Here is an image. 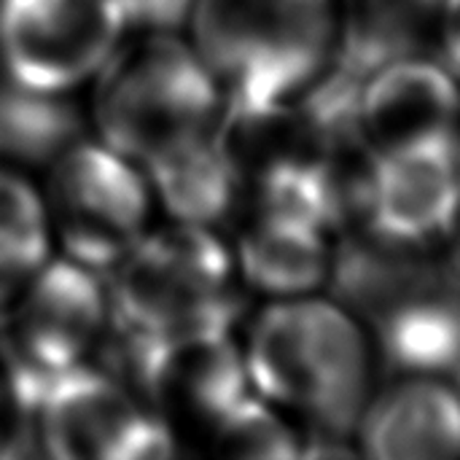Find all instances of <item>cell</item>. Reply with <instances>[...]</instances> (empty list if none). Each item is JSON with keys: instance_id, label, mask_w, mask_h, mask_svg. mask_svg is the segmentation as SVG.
Returning <instances> with one entry per match:
<instances>
[{"instance_id": "cell-5", "label": "cell", "mask_w": 460, "mask_h": 460, "mask_svg": "<svg viewBox=\"0 0 460 460\" xmlns=\"http://www.w3.org/2000/svg\"><path fill=\"white\" fill-rule=\"evenodd\" d=\"M111 321L100 272L59 256L19 288L0 321L3 377L11 396L35 412L46 385L94 358Z\"/></svg>"}, {"instance_id": "cell-16", "label": "cell", "mask_w": 460, "mask_h": 460, "mask_svg": "<svg viewBox=\"0 0 460 460\" xmlns=\"http://www.w3.org/2000/svg\"><path fill=\"white\" fill-rule=\"evenodd\" d=\"M237 261L253 288L286 299L313 291L329 267L321 229L264 216L243 234Z\"/></svg>"}, {"instance_id": "cell-15", "label": "cell", "mask_w": 460, "mask_h": 460, "mask_svg": "<svg viewBox=\"0 0 460 460\" xmlns=\"http://www.w3.org/2000/svg\"><path fill=\"white\" fill-rule=\"evenodd\" d=\"M380 340L394 369L431 377L458 372L460 302L442 288L412 296L388 310L380 321Z\"/></svg>"}, {"instance_id": "cell-17", "label": "cell", "mask_w": 460, "mask_h": 460, "mask_svg": "<svg viewBox=\"0 0 460 460\" xmlns=\"http://www.w3.org/2000/svg\"><path fill=\"white\" fill-rule=\"evenodd\" d=\"M429 267L410 259V248L375 243H345L334 261V288L350 307L380 321L402 302L437 291Z\"/></svg>"}, {"instance_id": "cell-9", "label": "cell", "mask_w": 460, "mask_h": 460, "mask_svg": "<svg viewBox=\"0 0 460 460\" xmlns=\"http://www.w3.org/2000/svg\"><path fill=\"white\" fill-rule=\"evenodd\" d=\"M460 216V137L418 135L375 154L367 205L369 232L391 245L420 248L445 237Z\"/></svg>"}, {"instance_id": "cell-4", "label": "cell", "mask_w": 460, "mask_h": 460, "mask_svg": "<svg viewBox=\"0 0 460 460\" xmlns=\"http://www.w3.org/2000/svg\"><path fill=\"white\" fill-rule=\"evenodd\" d=\"M111 275V318L159 342L229 332L240 313L234 256L213 226L148 229Z\"/></svg>"}, {"instance_id": "cell-11", "label": "cell", "mask_w": 460, "mask_h": 460, "mask_svg": "<svg viewBox=\"0 0 460 460\" xmlns=\"http://www.w3.org/2000/svg\"><path fill=\"white\" fill-rule=\"evenodd\" d=\"M460 111L456 75L426 57H404L380 67L361 94V132L380 148L450 129Z\"/></svg>"}, {"instance_id": "cell-8", "label": "cell", "mask_w": 460, "mask_h": 460, "mask_svg": "<svg viewBox=\"0 0 460 460\" xmlns=\"http://www.w3.org/2000/svg\"><path fill=\"white\" fill-rule=\"evenodd\" d=\"M35 434L43 450L62 460H140L170 453L162 420L94 364L54 377L35 407Z\"/></svg>"}, {"instance_id": "cell-21", "label": "cell", "mask_w": 460, "mask_h": 460, "mask_svg": "<svg viewBox=\"0 0 460 460\" xmlns=\"http://www.w3.org/2000/svg\"><path fill=\"white\" fill-rule=\"evenodd\" d=\"M437 46H439V62L460 78V0H442L437 13Z\"/></svg>"}, {"instance_id": "cell-13", "label": "cell", "mask_w": 460, "mask_h": 460, "mask_svg": "<svg viewBox=\"0 0 460 460\" xmlns=\"http://www.w3.org/2000/svg\"><path fill=\"white\" fill-rule=\"evenodd\" d=\"M442 0H356L332 59L369 81L380 67L412 57L434 35Z\"/></svg>"}, {"instance_id": "cell-10", "label": "cell", "mask_w": 460, "mask_h": 460, "mask_svg": "<svg viewBox=\"0 0 460 460\" xmlns=\"http://www.w3.org/2000/svg\"><path fill=\"white\" fill-rule=\"evenodd\" d=\"M245 358L229 332L162 342L143 391L146 407L170 426H213L248 396Z\"/></svg>"}, {"instance_id": "cell-12", "label": "cell", "mask_w": 460, "mask_h": 460, "mask_svg": "<svg viewBox=\"0 0 460 460\" xmlns=\"http://www.w3.org/2000/svg\"><path fill=\"white\" fill-rule=\"evenodd\" d=\"M364 447L380 460H447L460 456V394L412 380L361 415Z\"/></svg>"}, {"instance_id": "cell-6", "label": "cell", "mask_w": 460, "mask_h": 460, "mask_svg": "<svg viewBox=\"0 0 460 460\" xmlns=\"http://www.w3.org/2000/svg\"><path fill=\"white\" fill-rule=\"evenodd\" d=\"M46 170L40 199L51 245L94 272H111L151 229L156 197L146 172L89 137L73 140Z\"/></svg>"}, {"instance_id": "cell-2", "label": "cell", "mask_w": 460, "mask_h": 460, "mask_svg": "<svg viewBox=\"0 0 460 460\" xmlns=\"http://www.w3.org/2000/svg\"><path fill=\"white\" fill-rule=\"evenodd\" d=\"M191 46L229 111L291 108L337 43L334 0H194Z\"/></svg>"}, {"instance_id": "cell-19", "label": "cell", "mask_w": 460, "mask_h": 460, "mask_svg": "<svg viewBox=\"0 0 460 460\" xmlns=\"http://www.w3.org/2000/svg\"><path fill=\"white\" fill-rule=\"evenodd\" d=\"M49 256L51 232L40 191L0 164V315Z\"/></svg>"}, {"instance_id": "cell-18", "label": "cell", "mask_w": 460, "mask_h": 460, "mask_svg": "<svg viewBox=\"0 0 460 460\" xmlns=\"http://www.w3.org/2000/svg\"><path fill=\"white\" fill-rule=\"evenodd\" d=\"M81 137V116L70 94L19 86L0 70V164H49Z\"/></svg>"}, {"instance_id": "cell-20", "label": "cell", "mask_w": 460, "mask_h": 460, "mask_svg": "<svg viewBox=\"0 0 460 460\" xmlns=\"http://www.w3.org/2000/svg\"><path fill=\"white\" fill-rule=\"evenodd\" d=\"M210 434L216 453L224 458L286 460L302 453L294 431L267 407L264 399H253L251 394L237 402Z\"/></svg>"}, {"instance_id": "cell-22", "label": "cell", "mask_w": 460, "mask_h": 460, "mask_svg": "<svg viewBox=\"0 0 460 460\" xmlns=\"http://www.w3.org/2000/svg\"><path fill=\"white\" fill-rule=\"evenodd\" d=\"M22 418H32L30 410L19 407L5 385V377L0 372V453H11L13 450V439L22 434Z\"/></svg>"}, {"instance_id": "cell-3", "label": "cell", "mask_w": 460, "mask_h": 460, "mask_svg": "<svg viewBox=\"0 0 460 460\" xmlns=\"http://www.w3.org/2000/svg\"><path fill=\"white\" fill-rule=\"evenodd\" d=\"M243 358L264 402L305 410L334 437L353 431L364 415L367 342L356 318L332 302L288 296L267 307Z\"/></svg>"}, {"instance_id": "cell-7", "label": "cell", "mask_w": 460, "mask_h": 460, "mask_svg": "<svg viewBox=\"0 0 460 460\" xmlns=\"http://www.w3.org/2000/svg\"><path fill=\"white\" fill-rule=\"evenodd\" d=\"M124 38L116 0H0V70L43 94H73Z\"/></svg>"}, {"instance_id": "cell-1", "label": "cell", "mask_w": 460, "mask_h": 460, "mask_svg": "<svg viewBox=\"0 0 460 460\" xmlns=\"http://www.w3.org/2000/svg\"><path fill=\"white\" fill-rule=\"evenodd\" d=\"M94 81L97 140L143 172L218 135L226 113L221 84L175 30L129 35Z\"/></svg>"}, {"instance_id": "cell-23", "label": "cell", "mask_w": 460, "mask_h": 460, "mask_svg": "<svg viewBox=\"0 0 460 460\" xmlns=\"http://www.w3.org/2000/svg\"><path fill=\"white\" fill-rule=\"evenodd\" d=\"M458 388H460V367H458Z\"/></svg>"}, {"instance_id": "cell-14", "label": "cell", "mask_w": 460, "mask_h": 460, "mask_svg": "<svg viewBox=\"0 0 460 460\" xmlns=\"http://www.w3.org/2000/svg\"><path fill=\"white\" fill-rule=\"evenodd\" d=\"M156 202L167 208L172 221L213 226L237 202L243 186L240 172L226 154L221 135H213L162 164L146 170Z\"/></svg>"}]
</instances>
